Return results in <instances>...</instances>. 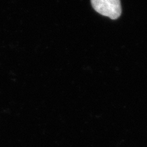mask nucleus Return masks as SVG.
<instances>
[{"label":"nucleus","mask_w":147,"mask_h":147,"mask_svg":"<svg viewBox=\"0 0 147 147\" xmlns=\"http://www.w3.org/2000/svg\"><path fill=\"white\" fill-rule=\"evenodd\" d=\"M94 10L100 14L117 19L121 14L120 0H91Z\"/></svg>","instance_id":"1"}]
</instances>
